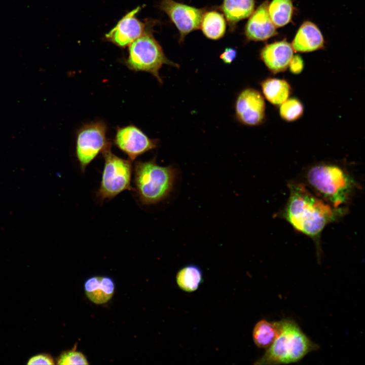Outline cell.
Wrapping results in <instances>:
<instances>
[{"label": "cell", "mask_w": 365, "mask_h": 365, "mask_svg": "<svg viewBox=\"0 0 365 365\" xmlns=\"http://www.w3.org/2000/svg\"><path fill=\"white\" fill-rule=\"evenodd\" d=\"M178 287L186 292H193L198 289L203 281L200 268L195 265H188L180 269L176 276Z\"/></svg>", "instance_id": "obj_19"}, {"label": "cell", "mask_w": 365, "mask_h": 365, "mask_svg": "<svg viewBox=\"0 0 365 365\" xmlns=\"http://www.w3.org/2000/svg\"><path fill=\"white\" fill-rule=\"evenodd\" d=\"M27 364H54L53 357L48 354L42 353L31 357L28 361Z\"/></svg>", "instance_id": "obj_24"}, {"label": "cell", "mask_w": 365, "mask_h": 365, "mask_svg": "<svg viewBox=\"0 0 365 365\" xmlns=\"http://www.w3.org/2000/svg\"><path fill=\"white\" fill-rule=\"evenodd\" d=\"M290 72L294 74H300L304 68V62L299 55L293 56L288 66Z\"/></svg>", "instance_id": "obj_25"}, {"label": "cell", "mask_w": 365, "mask_h": 365, "mask_svg": "<svg viewBox=\"0 0 365 365\" xmlns=\"http://www.w3.org/2000/svg\"><path fill=\"white\" fill-rule=\"evenodd\" d=\"M57 363L65 365L88 364L89 362L82 352L76 351L74 348L62 352L57 359Z\"/></svg>", "instance_id": "obj_23"}, {"label": "cell", "mask_w": 365, "mask_h": 365, "mask_svg": "<svg viewBox=\"0 0 365 365\" xmlns=\"http://www.w3.org/2000/svg\"><path fill=\"white\" fill-rule=\"evenodd\" d=\"M104 164L97 196L103 201L111 199L126 190H134L131 186L132 164L130 160L114 154L111 147L102 153Z\"/></svg>", "instance_id": "obj_6"}, {"label": "cell", "mask_w": 365, "mask_h": 365, "mask_svg": "<svg viewBox=\"0 0 365 365\" xmlns=\"http://www.w3.org/2000/svg\"><path fill=\"white\" fill-rule=\"evenodd\" d=\"M159 7L176 26L180 33V41L189 32L200 28L204 10L173 0H162Z\"/></svg>", "instance_id": "obj_10"}, {"label": "cell", "mask_w": 365, "mask_h": 365, "mask_svg": "<svg viewBox=\"0 0 365 365\" xmlns=\"http://www.w3.org/2000/svg\"><path fill=\"white\" fill-rule=\"evenodd\" d=\"M280 334L256 364H279L296 362L318 346L312 342L294 321L283 319Z\"/></svg>", "instance_id": "obj_4"}, {"label": "cell", "mask_w": 365, "mask_h": 365, "mask_svg": "<svg viewBox=\"0 0 365 365\" xmlns=\"http://www.w3.org/2000/svg\"><path fill=\"white\" fill-rule=\"evenodd\" d=\"M306 179L323 200L337 209H343L356 187L346 170L333 164L322 163L312 166L307 172Z\"/></svg>", "instance_id": "obj_2"}, {"label": "cell", "mask_w": 365, "mask_h": 365, "mask_svg": "<svg viewBox=\"0 0 365 365\" xmlns=\"http://www.w3.org/2000/svg\"><path fill=\"white\" fill-rule=\"evenodd\" d=\"M304 106L297 98H288L280 105L279 115L286 122H294L299 119L304 113Z\"/></svg>", "instance_id": "obj_22"}, {"label": "cell", "mask_w": 365, "mask_h": 365, "mask_svg": "<svg viewBox=\"0 0 365 365\" xmlns=\"http://www.w3.org/2000/svg\"><path fill=\"white\" fill-rule=\"evenodd\" d=\"M150 28L129 46L128 56L124 62L131 70L152 74L161 85L163 80L159 70L163 65L168 64L177 68L179 65L166 57Z\"/></svg>", "instance_id": "obj_5"}, {"label": "cell", "mask_w": 365, "mask_h": 365, "mask_svg": "<svg viewBox=\"0 0 365 365\" xmlns=\"http://www.w3.org/2000/svg\"><path fill=\"white\" fill-rule=\"evenodd\" d=\"M254 8V0H224L222 6L227 20L232 25L250 16Z\"/></svg>", "instance_id": "obj_18"}, {"label": "cell", "mask_w": 365, "mask_h": 365, "mask_svg": "<svg viewBox=\"0 0 365 365\" xmlns=\"http://www.w3.org/2000/svg\"><path fill=\"white\" fill-rule=\"evenodd\" d=\"M140 10V7H137L123 16L116 26L105 35V39L124 48L142 35L151 27V24L143 22L136 17Z\"/></svg>", "instance_id": "obj_11"}, {"label": "cell", "mask_w": 365, "mask_h": 365, "mask_svg": "<svg viewBox=\"0 0 365 365\" xmlns=\"http://www.w3.org/2000/svg\"><path fill=\"white\" fill-rule=\"evenodd\" d=\"M177 173L175 167L159 165L155 159L136 162L134 168V191L141 203L155 204L168 197L173 189Z\"/></svg>", "instance_id": "obj_3"}, {"label": "cell", "mask_w": 365, "mask_h": 365, "mask_svg": "<svg viewBox=\"0 0 365 365\" xmlns=\"http://www.w3.org/2000/svg\"><path fill=\"white\" fill-rule=\"evenodd\" d=\"M115 145L134 161L137 157L158 147V140L149 138L140 129L128 125L117 129Z\"/></svg>", "instance_id": "obj_9"}, {"label": "cell", "mask_w": 365, "mask_h": 365, "mask_svg": "<svg viewBox=\"0 0 365 365\" xmlns=\"http://www.w3.org/2000/svg\"><path fill=\"white\" fill-rule=\"evenodd\" d=\"M269 16L276 27H282L291 20L293 12L291 0H273L268 4Z\"/></svg>", "instance_id": "obj_21"}, {"label": "cell", "mask_w": 365, "mask_h": 365, "mask_svg": "<svg viewBox=\"0 0 365 365\" xmlns=\"http://www.w3.org/2000/svg\"><path fill=\"white\" fill-rule=\"evenodd\" d=\"M281 326V320L273 322L265 319L260 320L252 332L254 344L259 348H268L280 334Z\"/></svg>", "instance_id": "obj_17"}, {"label": "cell", "mask_w": 365, "mask_h": 365, "mask_svg": "<svg viewBox=\"0 0 365 365\" xmlns=\"http://www.w3.org/2000/svg\"><path fill=\"white\" fill-rule=\"evenodd\" d=\"M87 298L96 304H103L112 298L115 290L113 280L108 277L93 276L85 283Z\"/></svg>", "instance_id": "obj_15"}, {"label": "cell", "mask_w": 365, "mask_h": 365, "mask_svg": "<svg viewBox=\"0 0 365 365\" xmlns=\"http://www.w3.org/2000/svg\"><path fill=\"white\" fill-rule=\"evenodd\" d=\"M268 2H265L251 15L245 30L248 39L265 41L276 34V26L268 13Z\"/></svg>", "instance_id": "obj_13"}, {"label": "cell", "mask_w": 365, "mask_h": 365, "mask_svg": "<svg viewBox=\"0 0 365 365\" xmlns=\"http://www.w3.org/2000/svg\"><path fill=\"white\" fill-rule=\"evenodd\" d=\"M266 104L262 94L252 88H246L238 95L235 103V117L242 124L257 126L265 118Z\"/></svg>", "instance_id": "obj_8"}, {"label": "cell", "mask_w": 365, "mask_h": 365, "mask_svg": "<svg viewBox=\"0 0 365 365\" xmlns=\"http://www.w3.org/2000/svg\"><path fill=\"white\" fill-rule=\"evenodd\" d=\"M200 27L206 37L217 40L225 33L226 21L223 15L215 11H210L204 14Z\"/></svg>", "instance_id": "obj_20"}, {"label": "cell", "mask_w": 365, "mask_h": 365, "mask_svg": "<svg viewBox=\"0 0 365 365\" xmlns=\"http://www.w3.org/2000/svg\"><path fill=\"white\" fill-rule=\"evenodd\" d=\"M106 130L105 123L98 121L85 125L78 131L76 154L82 172H85L99 154L111 147V142L106 136Z\"/></svg>", "instance_id": "obj_7"}, {"label": "cell", "mask_w": 365, "mask_h": 365, "mask_svg": "<svg viewBox=\"0 0 365 365\" xmlns=\"http://www.w3.org/2000/svg\"><path fill=\"white\" fill-rule=\"evenodd\" d=\"M237 55L236 49L232 48H226L220 55V58L226 64H231L235 59Z\"/></svg>", "instance_id": "obj_26"}, {"label": "cell", "mask_w": 365, "mask_h": 365, "mask_svg": "<svg viewBox=\"0 0 365 365\" xmlns=\"http://www.w3.org/2000/svg\"><path fill=\"white\" fill-rule=\"evenodd\" d=\"M288 188L289 195L281 216L296 231L314 241L319 260L323 230L345 210L334 208L313 195L302 184L290 183Z\"/></svg>", "instance_id": "obj_1"}, {"label": "cell", "mask_w": 365, "mask_h": 365, "mask_svg": "<svg viewBox=\"0 0 365 365\" xmlns=\"http://www.w3.org/2000/svg\"><path fill=\"white\" fill-rule=\"evenodd\" d=\"M323 45V38L317 26L306 21L298 30L291 46L296 52H308L320 49Z\"/></svg>", "instance_id": "obj_14"}, {"label": "cell", "mask_w": 365, "mask_h": 365, "mask_svg": "<svg viewBox=\"0 0 365 365\" xmlns=\"http://www.w3.org/2000/svg\"><path fill=\"white\" fill-rule=\"evenodd\" d=\"M260 85L264 97L274 105H280L291 93L290 85L283 79L267 78L261 82Z\"/></svg>", "instance_id": "obj_16"}, {"label": "cell", "mask_w": 365, "mask_h": 365, "mask_svg": "<svg viewBox=\"0 0 365 365\" xmlns=\"http://www.w3.org/2000/svg\"><path fill=\"white\" fill-rule=\"evenodd\" d=\"M293 54L291 45L282 41L266 45L261 50L260 57L268 69L276 74L286 69Z\"/></svg>", "instance_id": "obj_12"}]
</instances>
